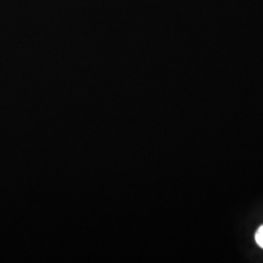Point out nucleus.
I'll use <instances>...</instances> for the list:
<instances>
[{
    "mask_svg": "<svg viewBox=\"0 0 263 263\" xmlns=\"http://www.w3.org/2000/svg\"><path fill=\"white\" fill-rule=\"evenodd\" d=\"M254 239H255L256 244L258 245L261 249H263V226H260L257 229V231L255 232Z\"/></svg>",
    "mask_w": 263,
    "mask_h": 263,
    "instance_id": "f257e3e1",
    "label": "nucleus"
}]
</instances>
